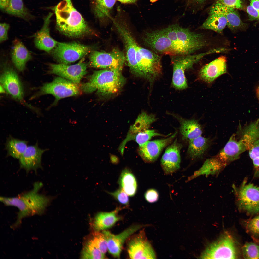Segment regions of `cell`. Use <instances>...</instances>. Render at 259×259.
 <instances>
[{
	"instance_id": "obj_39",
	"label": "cell",
	"mask_w": 259,
	"mask_h": 259,
	"mask_svg": "<svg viewBox=\"0 0 259 259\" xmlns=\"http://www.w3.org/2000/svg\"><path fill=\"white\" fill-rule=\"evenodd\" d=\"M244 226L248 232L255 236H259V215L244 222Z\"/></svg>"
},
{
	"instance_id": "obj_18",
	"label": "cell",
	"mask_w": 259,
	"mask_h": 259,
	"mask_svg": "<svg viewBox=\"0 0 259 259\" xmlns=\"http://www.w3.org/2000/svg\"><path fill=\"white\" fill-rule=\"evenodd\" d=\"M227 25L224 7L217 1L210 8L208 17L200 28L212 30L222 34Z\"/></svg>"
},
{
	"instance_id": "obj_22",
	"label": "cell",
	"mask_w": 259,
	"mask_h": 259,
	"mask_svg": "<svg viewBox=\"0 0 259 259\" xmlns=\"http://www.w3.org/2000/svg\"><path fill=\"white\" fill-rule=\"evenodd\" d=\"M47 149H42L38 147L37 143L35 145L28 146L19 159L20 167L27 172L36 171L42 167L41 158L42 154Z\"/></svg>"
},
{
	"instance_id": "obj_1",
	"label": "cell",
	"mask_w": 259,
	"mask_h": 259,
	"mask_svg": "<svg viewBox=\"0 0 259 259\" xmlns=\"http://www.w3.org/2000/svg\"><path fill=\"white\" fill-rule=\"evenodd\" d=\"M58 29L69 37L78 38L88 33L89 29L81 14L74 7L71 0H63L53 9Z\"/></svg>"
},
{
	"instance_id": "obj_19",
	"label": "cell",
	"mask_w": 259,
	"mask_h": 259,
	"mask_svg": "<svg viewBox=\"0 0 259 259\" xmlns=\"http://www.w3.org/2000/svg\"><path fill=\"white\" fill-rule=\"evenodd\" d=\"M182 147L176 139L167 147L161 160V166L165 174H171L180 168Z\"/></svg>"
},
{
	"instance_id": "obj_3",
	"label": "cell",
	"mask_w": 259,
	"mask_h": 259,
	"mask_svg": "<svg viewBox=\"0 0 259 259\" xmlns=\"http://www.w3.org/2000/svg\"><path fill=\"white\" fill-rule=\"evenodd\" d=\"M121 71L107 69L94 71L88 82L82 85L81 88L87 93L96 91L102 95L115 94L120 90L125 82Z\"/></svg>"
},
{
	"instance_id": "obj_24",
	"label": "cell",
	"mask_w": 259,
	"mask_h": 259,
	"mask_svg": "<svg viewBox=\"0 0 259 259\" xmlns=\"http://www.w3.org/2000/svg\"><path fill=\"white\" fill-rule=\"evenodd\" d=\"M157 119L153 114H149L143 111L139 114L134 124L131 126L125 138L120 145V147L124 149L125 146L129 141L134 140L138 133L149 129L151 124Z\"/></svg>"
},
{
	"instance_id": "obj_16",
	"label": "cell",
	"mask_w": 259,
	"mask_h": 259,
	"mask_svg": "<svg viewBox=\"0 0 259 259\" xmlns=\"http://www.w3.org/2000/svg\"><path fill=\"white\" fill-rule=\"evenodd\" d=\"M177 133L176 131L167 138L148 141L139 146L138 150L139 155L146 162L151 163L154 162L162 150L171 143Z\"/></svg>"
},
{
	"instance_id": "obj_4",
	"label": "cell",
	"mask_w": 259,
	"mask_h": 259,
	"mask_svg": "<svg viewBox=\"0 0 259 259\" xmlns=\"http://www.w3.org/2000/svg\"><path fill=\"white\" fill-rule=\"evenodd\" d=\"M162 29L177 47L181 55H190L208 44L203 33L192 31L177 24Z\"/></svg>"
},
{
	"instance_id": "obj_29",
	"label": "cell",
	"mask_w": 259,
	"mask_h": 259,
	"mask_svg": "<svg viewBox=\"0 0 259 259\" xmlns=\"http://www.w3.org/2000/svg\"><path fill=\"white\" fill-rule=\"evenodd\" d=\"M121 209L120 207H117L111 212H101L98 213L95 216L93 222L94 229L97 231H99L113 226L121 219L118 213Z\"/></svg>"
},
{
	"instance_id": "obj_5",
	"label": "cell",
	"mask_w": 259,
	"mask_h": 259,
	"mask_svg": "<svg viewBox=\"0 0 259 259\" xmlns=\"http://www.w3.org/2000/svg\"><path fill=\"white\" fill-rule=\"evenodd\" d=\"M210 53L208 51L196 54L171 56L173 66L172 84L175 88L182 90L187 88L188 86L185 74V70L192 68L194 64Z\"/></svg>"
},
{
	"instance_id": "obj_31",
	"label": "cell",
	"mask_w": 259,
	"mask_h": 259,
	"mask_svg": "<svg viewBox=\"0 0 259 259\" xmlns=\"http://www.w3.org/2000/svg\"><path fill=\"white\" fill-rule=\"evenodd\" d=\"M118 182L120 188L128 196H134L136 193L137 183L136 178L130 170L126 168L122 171Z\"/></svg>"
},
{
	"instance_id": "obj_9",
	"label": "cell",
	"mask_w": 259,
	"mask_h": 259,
	"mask_svg": "<svg viewBox=\"0 0 259 259\" xmlns=\"http://www.w3.org/2000/svg\"><path fill=\"white\" fill-rule=\"evenodd\" d=\"M89 60V65L93 67L122 71L126 59L123 52L114 49L109 52L92 51Z\"/></svg>"
},
{
	"instance_id": "obj_15",
	"label": "cell",
	"mask_w": 259,
	"mask_h": 259,
	"mask_svg": "<svg viewBox=\"0 0 259 259\" xmlns=\"http://www.w3.org/2000/svg\"><path fill=\"white\" fill-rule=\"evenodd\" d=\"M127 251L132 259H155L156 255L151 244L147 239L144 232H141L129 242Z\"/></svg>"
},
{
	"instance_id": "obj_45",
	"label": "cell",
	"mask_w": 259,
	"mask_h": 259,
	"mask_svg": "<svg viewBox=\"0 0 259 259\" xmlns=\"http://www.w3.org/2000/svg\"><path fill=\"white\" fill-rule=\"evenodd\" d=\"M249 20L250 21L259 20V11L250 5L247 8Z\"/></svg>"
},
{
	"instance_id": "obj_43",
	"label": "cell",
	"mask_w": 259,
	"mask_h": 259,
	"mask_svg": "<svg viewBox=\"0 0 259 259\" xmlns=\"http://www.w3.org/2000/svg\"><path fill=\"white\" fill-rule=\"evenodd\" d=\"M144 197L147 202L150 203H153L157 201L159 198V194L156 190L150 189L145 192Z\"/></svg>"
},
{
	"instance_id": "obj_14",
	"label": "cell",
	"mask_w": 259,
	"mask_h": 259,
	"mask_svg": "<svg viewBox=\"0 0 259 259\" xmlns=\"http://www.w3.org/2000/svg\"><path fill=\"white\" fill-rule=\"evenodd\" d=\"M87 65L83 61L77 64L68 65L63 63L49 65V72L58 75L78 84L86 74Z\"/></svg>"
},
{
	"instance_id": "obj_23",
	"label": "cell",
	"mask_w": 259,
	"mask_h": 259,
	"mask_svg": "<svg viewBox=\"0 0 259 259\" xmlns=\"http://www.w3.org/2000/svg\"><path fill=\"white\" fill-rule=\"evenodd\" d=\"M53 13H49L43 18L44 23L41 29L34 35V42L40 50L49 52L56 46L58 42L53 39L50 34L49 25Z\"/></svg>"
},
{
	"instance_id": "obj_47",
	"label": "cell",
	"mask_w": 259,
	"mask_h": 259,
	"mask_svg": "<svg viewBox=\"0 0 259 259\" xmlns=\"http://www.w3.org/2000/svg\"><path fill=\"white\" fill-rule=\"evenodd\" d=\"M119 1L124 4H132L135 3L137 0H117Z\"/></svg>"
},
{
	"instance_id": "obj_2",
	"label": "cell",
	"mask_w": 259,
	"mask_h": 259,
	"mask_svg": "<svg viewBox=\"0 0 259 259\" xmlns=\"http://www.w3.org/2000/svg\"><path fill=\"white\" fill-rule=\"evenodd\" d=\"M42 186L41 182H36L30 191L15 197H1L0 201L6 205L17 207L19 210V218L28 215L41 214L53 198L39 193Z\"/></svg>"
},
{
	"instance_id": "obj_21",
	"label": "cell",
	"mask_w": 259,
	"mask_h": 259,
	"mask_svg": "<svg viewBox=\"0 0 259 259\" xmlns=\"http://www.w3.org/2000/svg\"><path fill=\"white\" fill-rule=\"evenodd\" d=\"M227 60L222 56L204 66L200 70L199 77L209 83L213 82L220 76L227 72Z\"/></svg>"
},
{
	"instance_id": "obj_7",
	"label": "cell",
	"mask_w": 259,
	"mask_h": 259,
	"mask_svg": "<svg viewBox=\"0 0 259 259\" xmlns=\"http://www.w3.org/2000/svg\"><path fill=\"white\" fill-rule=\"evenodd\" d=\"M77 84L62 77L56 78L51 82L44 84L32 98L46 94H51L55 99L54 104L60 99L75 96L80 93Z\"/></svg>"
},
{
	"instance_id": "obj_10",
	"label": "cell",
	"mask_w": 259,
	"mask_h": 259,
	"mask_svg": "<svg viewBox=\"0 0 259 259\" xmlns=\"http://www.w3.org/2000/svg\"><path fill=\"white\" fill-rule=\"evenodd\" d=\"M90 47L76 42H58L52 50L54 58L61 63L67 64L81 59L91 51Z\"/></svg>"
},
{
	"instance_id": "obj_51",
	"label": "cell",
	"mask_w": 259,
	"mask_h": 259,
	"mask_svg": "<svg viewBox=\"0 0 259 259\" xmlns=\"http://www.w3.org/2000/svg\"><path fill=\"white\" fill-rule=\"evenodd\" d=\"M158 0H150V1L152 3H154L157 1Z\"/></svg>"
},
{
	"instance_id": "obj_8",
	"label": "cell",
	"mask_w": 259,
	"mask_h": 259,
	"mask_svg": "<svg viewBox=\"0 0 259 259\" xmlns=\"http://www.w3.org/2000/svg\"><path fill=\"white\" fill-rule=\"evenodd\" d=\"M113 21L124 45L127 64L131 72L135 74L137 68L136 55L139 45L124 20L118 18L113 19Z\"/></svg>"
},
{
	"instance_id": "obj_50",
	"label": "cell",
	"mask_w": 259,
	"mask_h": 259,
	"mask_svg": "<svg viewBox=\"0 0 259 259\" xmlns=\"http://www.w3.org/2000/svg\"><path fill=\"white\" fill-rule=\"evenodd\" d=\"M5 90L0 85V92L2 93H4L5 92Z\"/></svg>"
},
{
	"instance_id": "obj_37",
	"label": "cell",
	"mask_w": 259,
	"mask_h": 259,
	"mask_svg": "<svg viewBox=\"0 0 259 259\" xmlns=\"http://www.w3.org/2000/svg\"><path fill=\"white\" fill-rule=\"evenodd\" d=\"M244 258L246 259H259V246L253 242L246 243L242 247Z\"/></svg>"
},
{
	"instance_id": "obj_27",
	"label": "cell",
	"mask_w": 259,
	"mask_h": 259,
	"mask_svg": "<svg viewBox=\"0 0 259 259\" xmlns=\"http://www.w3.org/2000/svg\"><path fill=\"white\" fill-rule=\"evenodd\" d=\"M169 114L179 121L180 125V132L184 139L189 141L201 135L202 133V128L197 120L185 119L176 114Z\"/></svg>"
},
{
	"instance_id": "obj_40",
	"label": "cell",
	"mask_w": 259,
	"mask_h": 259,
	"mask_svg": "<svg viewBox=\"0 0 259 259\" xmlns=\"http://www.w3.org/2000/svg\"><path fill=\"white\" fill-rule=\"evenodd\" d=\"M249 157L254 167L259 168V139L256 141L248 150Z\"/></svg>"
},
{
	"instance_id": "obj_38",
	"label": "cell",
	"mask_w": 259,
	"mask_h": 259,
	"mask_svg": "<svg viewBox=\"0 0 259 259\" xmlns=\"http://www.w3.org/2000/svg\"><path fill=\"white\" fill-rule=\"evenodd\" d=\"M91 240L102 253L104 254L106 253L108 250L107 242L102 232L97 231L93 233Z\"/></svg>"
},
{
	"instance_id": "obj_6",
	"label": "cell",
	"mask_w": 259,
	"mask_h": 259,
	"mask_svg": "<svg viewBox=\"0 0 259 259\" xmlns=\"http://www.w3.org/2000/svg\"><path fill=\"white\" fill-rule=\"evenodd\" d=\"M244 181L237 188L233 186L239 208L248 214L259 213V188Z\"/></svg>"
},
{
	"instance_id": "obj_36",
	"label": "cell",
	"mask_w": 259,
	"mask_h": 259,
	"mask_svg": "<svg viewBox=\"0 0 259 259\" xmlns=\"http://www.w3.org/2000/svg\"><path fill=\"white\" fill-rule=\"evenodd\" d=\"M156 136L167 137L165 135L157 132L154 130L149 129L137 134L134 140L140 146L149 141L152 137Z\"/></svg>"
},
{
	"instance_id": "obj_11",
	"label": "cell",
	"mask_w": 259,
	"mask_h": 259,
	"mask_svg": "<svg viewBox=\"0 0 259 259\" xmlns=\"http://www.w3.org/2000/svg\"><path fill=\"white\" fill-rule=\"evenodd\" d=\"M237 257L234 241L230 235L226 234L209 245L200 257L202 259H234Z\"/></svg>"
},
{
	"instance_id": "obj_28",
	"label": "cell",
	"mask_w": 259,
	"mask_h": 259,
	"mask_svg": "<svg viewBox=\"0 0 259 259\" xmlns=\"http://www.w3.org/2000/svg\"><path fill=\"white\" fill-rule=\"evenodd\" d=\"M11 56L14 65L20 72L25 70L26 63L32 58L30 53L26 47L22 42L17 40L14 41Z\"/></svg>"
},
{
	"instance_id": "obj_35",
	"label": "cell",
	"mask_w": 259,
	"mask_h": 259,
	"mask_svg": "<svg viewBox=\"0 0 259 259\" xmlns=\"http://www.w3.org/2000/svg\"><path fill=\"white\" fill-rule=\"evenodd\" d=\"M81 258L84 259H104L105 254L102 253L90 240L86 244L81 255Z\"/></svg>"
},
{
	"instance_id": "obj_42",
	"label": "cell",
	"mask_w": 259,
	"mask_h": 259,
	"mask_svg": "<svg viewBox=\"0 0 259 259\" xmlns=\"http://www.w3.org/2000/svg\"><path fill=\"white\" fill-rule=\"evenodd\" d=\"M217 1L227 7L241 9L243 8L242 0H218Z\"/></svg>"
},
{
	"instance_id": "obj_41",
	"label": "cell",
	"mask_w": 259,
	"mask_h": 259,
	"mask_svg": "<svg viewBox=\"0 0 259 259\" xmlns=\"http://www.w3.org/2000/svg\"><path fill=\"white\" fill-rule=\"evenodd\" d=\"M107 193L120 203L126 206L129 205V200L128 195L121 188L113 192Z\"/></svg>"
},
{
	"instance_id": "obj_46",
	"label": "cell",
	"mask_w": 259,
	"mask_h": 259,
	"mask_svg": "<svg viewBox=\"0 0 259 259\" xmlns=\"http://www.w3.org/2000/svg\"><path fill=\"white\" fill-rule=\"evenodd\" d=\"M250 5L259 11V0H249Z\"/></svg>"
},
{
	"instance_id": "obj_44",
	"label": "cell",
	"mask_w": 259,
	"mask_h": 259,
	"mask_svg": "<svg viewBox=\"0 0 259 259\" xmlns=\"http://www.w3.org/2000/svg\"><path fill=\"white\" fill-rule=\"evenodd\" d=\"M9 25L6 23H1L0 24V42H2L8 39V32Z\"/></svg>"
},
{
	"instance_id": "obj_34",
	"label": "cell",
	"mask_w": 259,
	"mask_h": 259,
	"mask_svg": "<svg viewBox=\"0 0 259 259\" xmlns=\"http://www.w3.org/2000/svg\"><path fill=\"white\" fill-rule=\"evenodd\" d=\"M115 2L116 0H94V10L96 16L102 19L109 18Z\"/></svg>"
},
{
	"instance_id": "obj_26",
	"label": "cell",
	"mask_w": 259,
	"mask_h": 259,
	"mask_svg": "<svg viewBox=\"0 0 259 259\" xmlns=\"http://www.w3.org/2000/svg\"><path fill=\"white\" fill-rule=\"evenodd\" d=\"M238 138L243 143L247 150L259 139V119L240 125L237 132Z\"/></svg>"
},
{
	"instance_id": "obj_32",
	"label": "cell",
	"mask_w": 259,
	"mask_h": 259,
	"mask_svg": "<svg viewBox=\"0 0 259 259\" xmlns=\"http://www.w3.org/2000/svg\"><path fill=\"white\" fill-rule=\"evenodd\" d=\"M224 7L227 21V25L228 28L234 32L239 30L246 31L248 27V24L241 20L240 15L235 9Z\"/></svg>"
},
{
	"instance_id": "obj_49",
	"label": "cell",
	"mask_w": 259,
	"mask_h": 259,
	"mask_svg": "<svg viewBox=\"0 0 259 259\" xmlns=\"http://www.w3.org/2000/svg\"><path fill=\"white\" fill-rule=\"evenodd\" d=\"M197 3H200L203 2L205 0H192Z\"/></svg>"
},
{
	"instance_id": "obj_25",
	"label": "cell",
	"mask_w": 259,
	"mask_h": 259,
	"mask_svg": "<svg viewBox=\"0 0 259 259\" xmlns=\"http://www.w3.org/2000/svg\"><path fill=\"white\" fill-rule=\"evenodd\" d=\"M0 7L4 13L27 21L35 18L24 6L22 0H0Z\"/></svg>"
},
{
	"instance_id": "obj_30",
	"label": "cell",
	"mask_w": 259,
	"mask_h": 259,
	"mask_svg": "<svg viewBox=\"0 0 259 259\" xmlns=\"http://www.w3.org/2000/svg\"><path fill=\"white\" fill-rule=\"evenodd\" d=\"M187 154L192 159L201 157L209 147L210 141L209 138L201 135L189 141Z\"/></svg>"
},
{
	"instance_id": "obj_20",
	"label": "cell",
	"mask_w": 259,
	"mask_h": 259,
	"mask_svg": "<svg viewBox=\"0 0 259 259\" xmlns=\"http://www.w3.org/2000/svg\"><path fill=\"white\" fill-rule=\"evenodd\" d=\"M141 227L139 225H133L117 235H114L108 231H103L102 232L107 240L108 250L110 253L114 257L119 258L125 241Z\"/></svg>"
},
{
	"instance_id": "obj_12",
	"label": "cell",
	"mask_w": 259,
	"mask_h": 259,
	"mask_svg": "<svg viewBox=\"0 0 259 259\" xmlns=\"http://www.w3.org/2000/svg\"><path fill=\"white\" fill-rule=\"evenodd\" d=\"M0 82L1 85L13 99L34 109L24 101L22 84L16 71L11 66L6 65H4L0 76Z\"/></svg>"
},
{
	"instance_id": "obj_52",
	"label": "cell",
	"mask_w": 259,
	"mask_h": 259,
	"mask_svg": "<svg viewBox=\"0 0 259 259\" xmlns=\"http://www.w3.org/2000/svg\"><path fill=\"white\" fill-rule=\"evenodd\" d=\"M258 175H259V168L258 169Z\"/></svg>"
},
{
	"instance_id": "obj_48",
	"label": "cell",
	"mask_w": 259,
	"mask_h": 259,
	"mask_svg": "<svg viewBox=\"0 0 259 259\" xmlns=\"http://www.w3.org/2000/svg\"><path fill=\"white\" fill-rule=\"evenodd\" d=\"M256 93L257 97L259 100V85L257 87L256 89Z\"/></svg>"
},
{
	"instance_id": "obj_13",
	"label": "cell",
	"mask_w": 259,
	"mask_h": 259,
	"mask_svg": "<svg viewBox=\"0 0 259 259\" xmlns=\"http://www.w3.org/2000/svg\"><path fill=\"white\" fill-rule=\"evenodd\" d=\"M143 39L152 50L159 55H177L175 46L162 29L146 32Z\"/></svg>"
},
{
	"instance_id": "obj_33",
	"label": "cell",
	"mask_w": 259,
	"mask_h": 259,
	"mask_svg": "<svg viewBox=\"0 0 259 259\" xmlns=\"http://www.w3.org/2000/svg\"><path fill=\"white\" fill-rule=\"evenodd\" d=\"M28 142L14 138L10 136L7 138L5 148L7 156L19 159L27 148Z\"/></svg>"
},
{
	"instance_id": "obj_17",
	"label": "cell",
	"mask_w": 259,
	"mask_h": 259,
	"mask_svg": "<svg viewBox=\"0 0 259 259\" xmlns=\"http://www.w3.org/2000/svg\"><path fill=\"white\" fill-rule=\"evenodd\" d=\"M247 150L243 142L233 134L224 147L215 157L224 169L229 164L240 157Z\"/></svg>"
}]
</instances>
